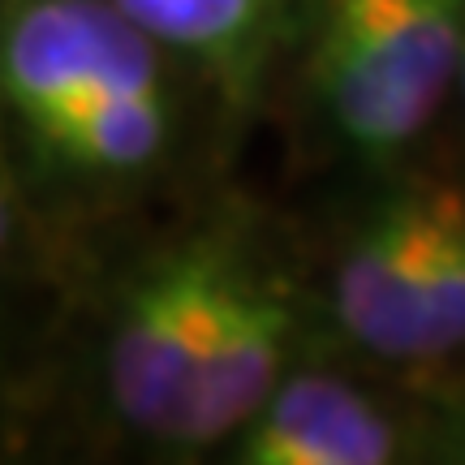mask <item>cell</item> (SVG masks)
Returning a JSON list of instances; mask_svg holds the SVG:
<instances>
[{"label":"cell","instance_id":"cell-1","mask_svg":"<svg viewBox=\"0 0 465 465\" xmlns=\"http://www.w3.org/2000/svg\"><path fill=\"white\" fill-rule=\"evenodd\" d=\"M185 74L108 0H0V151L26 207L100 216L173 173Z\"/></svg>","mask_w":465,"mask_h":465},{"label":"cell","instance_id":"cell-2","mask_svg":"<svg viewBox=\"0 0 465 465\" xmlns=\"http://www.w3.org/2000/svg\"><path fill=\"white\" fill-rule=\"evenodd\" d=\"M328 302L341 336L388 366L465 358V185L405 177L336 254Z\"/></svg>","mask_w":465,"mask_h":465},{"label":"cell","instance_id":"cell-3","mask_svg":"<svg viewBox=\"0 0 465 465\" xmlns=\"http://www.w3.org/2000/svg\"><path fill=\"white\" fill-rule=\"evenodd\" d=\"M465 0H319L311 91L336 147L392 168L461 91Z\"/></svg>","mask_w":465,"mask_h":465},{"label":"cell","instance_id":"cell-4","mask_svg":"<svg viewBox=\"0 0 465 465\" xmlns=\"http://www.w3.org/2000/svg\"><path fill=\"white\" fill-rule=\"evenodd\" d=\"M237 263L242 242L207 224L155 250L125 281L100 375L108 410L130 435L168 449Z\"/></svg>","mask_w":465,"mask_h":465},{"label":"cell","instance_id":"cell-5","mask_svg":"<svg viewBox=\"0 0 465 465\" xmlns=\"http://www.w3.org/2000/svg\"><path fill=\"white\" fill-rule=\"evenodd\" d=\"M298 311L276 276H263L246 259L237 263L216 315L212 341L203 349L194 383L185 392L177 427L168 435L173 457H203L224 449L259 414L276 383L293 371Z\"/></svg>","mask_w":465,"mask_h":465},{"label":"cell","instance_id":"cell-6","mask_svg":"<svg viewBox=\"0 0 465 465\" xmlns=\"http://www.w3.org/2000/svg\"><path fill=\"white\" fill-rule=\"evenodd\" d=\"M224 449L237 465H388L401 457V427L358 383L289 371Z\"/></svg>","mask_w":465,"mask_h":465},{"label":"cell","instance_id":"cell-7","mask_svg":"<svg viewBox=\"0 0 465 465\" xmlns=\"http://www.w3.org/2000/svg\"><path fill=\"white\" fill-rule=\"evenodd\" d=\"M229 113L250 108L298 0H108Z\"/></svg>","mask_w":465,"mask_h":465},{"label":"cell","instance_id":"cell-8","mask_svg":"<svg viewBox=\"0 0 465 465\" xmlns=\"http://www.w3.org/2000/svg\"><path fill=\"white\" fill-rule=\"evenodd\" d=\"M22 212H26V199L17 190L14 173L5 164V151H0V259L14 250L17 242V224H22Z\"/></svg>","mask_w":465,"mask_h":465},{"label":"cell","instance_id":"cell-9","mask_svg":"<svg viewBox=\"0 0 465 465\" xmlns=\"http://www.w3.org/2000/svg\"><path fill=\"white\" fill-rule=\"evenodd\" d=\"M440 457L444 461H461L465 465V401L444 418V431H440Z\"/></svg>","mask_w":465,"mask_h":465},{"label":"cell","instance_id":"cell-10","mask_svg":"<svg viewBox=\"0 0 465 465\" xmlns=\"http://www.w3.org/2000/svg\"><path fill=\"white\" fill-rule=\"evenodd\" d=\"M457 95H461V108H465V69H461V91H457Z\"/></svg>","mask_w":465,"mask_h":465},{"label":"cell","instance_id":"cell-11","mask_svg":"<svg viewBox=\"0 0 465 465\" xmlns=\"http://www.w3.org/2000/svg\"><path fill=\"white\" fill-rule=\"evenodd\" d=\"M0 315H5V306H0Z\"/></svg>","mask_w":465,"mask_h":465}]
</instances>
